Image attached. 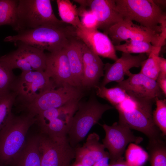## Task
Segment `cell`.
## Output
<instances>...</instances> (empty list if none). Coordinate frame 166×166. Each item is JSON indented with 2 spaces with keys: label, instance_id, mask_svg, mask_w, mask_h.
Here are the masks:
<instances>
[{
  "label": "cell",
  "instance_id": "cb8c5ba5",
  "mask_svg": "<svg viewBox=\"0 0 166 166\" xmlns=\"http://www.w3.org/2000/svg\"><path fill=\"white\" fill-rule=\"evenodd\" d=\"M18 1V0H0V26L8 25L17 31Z\"/></svg>",
  "mask_w": 166,
  "mask_h": 166
},
{
  "label": "cell",
  "instance_id": "e0dca14e",
  "mask_svg": "<svg viewBox=\"0 0 166 166\" xmlns=\"http://www.w3.org/2000/svg\"><path fill=\"white\" fill-rule=\"evenodd\" d=\"M147 58L145 53L133 55L122 53L121 57L115 62L104 64V78L99 85L105 86L109 83L116 81L119 83L124 80V76L133 67L141 66L143 61Z\"/></svg>",
  "mask_w": 166,
  "mask_h": 166
},
{
  "label": "cell",
  "instance_id": "ba28073f",
  "mask_svg": "<svg viewBox=\"0 0 166 166\" xmlns=\"http://www.w3.org/2000/svg\"><path fill=\"white\" fill-rule=\"evenodd\" d=\"M56 86L45 71H22L16 78L11 91L22 106L32 101L45 92Z\"/></svg>",
  "mask_w": 166,
  "mask_h": 166
},
{
  "label": "cell",
  "instance_id": "d4e9b609",
  "mask_svg": "<svg viewBox=\"0 0 166 166\" xmlns=\"http://www.w3.org/2000/svg\"><path fill=\"white\" fill-rule=\"evenodd\" d=\"M147 148L151 166H166V144L163 138L149 140Z\"/></svg>",
  "mask_w": 166,
  "mask_h": 166
},
{
  "label": "cell",
  "instance_id": "8fae6325",
  "mask_svg": "<svg viewBox=\"0 0 166 166\" xmlns=\"http://www.w3.org/2000/svg\"><path fill=\"white\" fill-rule=\"evenodd\" d=\"M114 45L123 41L138 40L150 42L157 47L163 46L160 34L144 26L123 19L110 27L105 33Z\"/></svg>",
  "mask_w": 166,
  "mask_h": 166
},
{
  "label": "cell",
  "instance_id": "6da1fadb",
  "mask_svg": "<svg viewBox=\"0 0 166 166\" xmlns=\"http://www.w3.org/2000/svg\"><path fill=\"white\" fill-rule=\"evenodd\" d=\"M76 37V28L64 23L21 30L15 35L6 37L4 41L14 43L20 42L41 50L52 53L64 48L72 39Z\"/></svg>",
  "mask_w": 166,
  "mask_h": 166
},
{
  "label": "cell",
  "instance_id": "9c48e42d",
  "mask_svg": "<svg viewBox=\"0 0 166 166\" xmlns=\"http://www.w3.org/2000/svg\"><path fill=\"white\" fill-rule=\"evenodd\" d=\"M39 135L41 166H70L75 158V150L67 137L54 139L41 133Z\"/></svg>",
  "mask_w": 166,
  "mask_h": 166
},
{
  "label": "cell",
  "instance_id": "8d00e7d4",
  "mask_svg": "<svg viewBox=\"0 0 166 166\" xmlns=\"http://www.w3.org/2000/svg\"><path fill=\"white\" fill-rule=\"evenodd\" d=\"M109 166H131L124 160V158L113 163H110Z\"/></svg>",
  "mask_w": 166,
  "mask_h": 166
},
{
  "label": "cell",
  "instance_id": "d590c367",
  "mask_svg": "<svg viewBox=\"0 0 166 166\" xmlns=\"http://www.w3.org/2000/svg\"><path fill=\"white\" fill-rule=\"evenodd\" d=\"M109 156H105L96 163L93 166H109Z\"/></svg>",
  "mask_w": 166,
  "mask_h": 166
},
{
  "label": "cell",
  "instance_id": "44dd1931",
  "mask_svg": "<svg viewBox=\"0 0 166 166\" xmlns=\"http://www.w3.org/2000/svg\"><path fill=\"white\" fill-rule=\"evenodd\" d=\"M39 139V135L28 138L22 148L9 166H41Z\"/></svg>",
  "mask_w": 166,
  "mask_h": 166
},
{
  "label": "cell",
  "instance_id": "9a60e30c",
  "mask_svg": "<svg viewBox=\"0 0 166 166\" xmlns=\"http://www.w3.org/2000/svg\"><path fill=\"white\" fill-rule=\"evenodd\" d=\"M81 6L90 9L96 16L98 21L97 29L105 33L111 26L123 20L118 11L115 0H74Z\"/></svg>",
  "mask_w": 166,
  "mask_h": 166
},
{
  "label": "cell",
  "instance_id": "484cf974",
  "mask_svg": "<svg viewBox=\"0 0 166 166\" xmlns=\"http://www.w3.org/2000/svg\"><path fill=\"white\" fill-rule=\"evenodd\" d=\"M114 46L116 51L130 54L145 53L148 56L153 51L161 49L152 45L150 42L138 40H128L123 44Z\"/></svg>",
  "mask_w": 166,
  "mask_h": 166
},
{
  "label": "cell",
  "instance_id": "5bb4252c",
  "mask_svg": "<svg viewBox=\"0 0 166 166\" xmlns=\"http://www.w3.org/2000/svg\"><path fill=\"white\" fill-rule=\"evenodd\" d=\"M76 37L98 56L115 61L118 59L114 46L109 36L97 29L81 27L76 29Z\"/></svg>",
  "mask_w": 166,
  "mask_h": 166
},
{
  "label": "cell",
  "instance_id": "7c38bea8",
  "mask_svg": "<svg viewBox=\"0 0 166 166\" xmlns=\"http://www.w3.org/2000/svg\"><path fill=\"white\" fill-rule=\"evenodd\" d=\"M102 126L105 133L103 144L109 151L110 163L123 158L122 155L129 143L138 144L143 140L142 137L135 136L131 129L118 122L111 126L104 124Z\"/></svg>",
  "mask_w": 166,
  "mask_h": 166
},
{
  "label": "cell",
  "instance_id": "7a4b0ae2",
  "mask_svg": "<svg viewBox=\"0 0 166 166\" xmlns=\"http://www.w3.org/2000/svg\"><path fill=\"white\" fill-rule=\"evenodd\" d=\"M154 100L137 99L129 96L114 107L119 113L118 122L130 129L144 134L149 140L163 138L160 131L153 119Z\"/></svg>",
  "mask_w": 166,
  "mask_h": 166
},
{
  "label": "cell",
  "instance_id": "2e32d148",
  "mask_svg": "<svg viewBox=\"0 0 166 166\" xmlns=\"http://www.w3.org/2000/svg\"><path fill=\"white\" fill-rule=\"evenodd\" d=\"M46 55L45 71L56 87L65 85L76 87L64 48L55 52L46 53Z\"/></svg>",
  "mask_w": 166,
  "mask_h": 166
},
{
  "label": "cell",
  "instance_id": "603a6c76",
  "mask_svg": "<svg viewBox=\"0 0 166 166\" xmlns=\"http://www.w3.org/2000/svg\"><path fill=\"white\" fill-rule=\"evenodd\" d=\"M56 2L61 21L76 29L82 26L76 5L69 0H57Z\"/></svg>",
  "mask_w": 166,
  "mask_h": 166
},
{
  "label": "cell",
  "instance_id": "83f0119b",
  "mask_svg": "<svg viewBox=\"0 0 166 166\" xmlns=\"http://www.w3.org/2000/svg\"><path fill=\"white\" fill-rule=\"evenodd\" d=\"M125 158L131 166H144L148 160V154L138 144L130 143L125 151Z\"/></svg>",
  "mask_w": 166,
  "mask_h": 166
},
{
  "label": "cell",
  "instance_id": "74e56055",
  "mask_svg": "<svg viewBox=\"0 0 166 166\" xmlns=\"http://www.w3.org/2000/svg\"><path fill=\"white\" fill-rule=\"evenodd\" d=\"M70 166H85L82 164L79 163L74 162V163L71 165H70Z\"/></svg>",
  "mask_w": 166,
  "mask_h": 166
},
{
  "label": "cell",
  "instance_id": "ac0fdd59",
  "mask_svg": "<svg viewBox=\"0 0 166 166\" xmlns=\"http://www.w3.org/2000/svg\"><path fill=\"white\" fill-rule=\"evenodd\" d=\"M36 119L41 133L54 139L67 137L70 124L59 116V108L42 111L36 116Z\"/></svg>",
  "mask_w": 166,
  "mask_h": 166
},
{
  "label": "cell",
  "instance_id": "30bf717a",
  "mask_svg": "<svg viewBox=\"0 0 166 166\" xmlns=\"http://www.w3.org/2000/svg\"><path fill=\"white\" fill-rule=\"evenodd\" d=\"M83 95L81 88L65 85L45 92L23 107L27 112L36 116L44 111L58 108L70 101L80 100Z\"/></svg>",
  "mask_w": 166,
  "mask_h": 166
},
{
  "label": "cell",
  "instance_id": "4316f807",
  "mask_svg": "<svg viewBox=\"0 0 166 166\" xmlns=\"http://www.w3.org/2000/svg\"><path fill=\"white\" fill-rule=\"evenodd\" d=\"M96 95L109 101L113 107L127 98L128 95L121 88L116 86L108 88L99 85L94 88Z\"/></svg>",
  "mask_w": 166,
  "mask_h": 166
},
{
  "label": "cell",
  "instance_id": "52a82bcc",
  "mask_svg": "<svg viewBox=\"0 0 166 166\" xmlns=\"http://www.w3.org/2000/svg\"><path fill=\"white\" fill-rule=\"evenodd\" d=\"M17 49L0 57V65L12 71H45L46 53L33 46L20 42L14 43Z\"/></svg>",
  "mask_w": 166,
  "mask_h": 166
},
{
  "label": "cell",
  "instance_id": "f546056e",
  "mask_svg": "<svg viewBox=\"0 0 166 166\" xmlns=\"http://www.w3.org/2000/svg\"><path fill=\"white\" fill-rule=\"evenodd\" d=\"M16 94L11 91L0 97V130L7 123L13 114L12 107L16 101Z\"/></svg>",
  "mask_w": 166,
  "mask_h": 166
},
{
  "label": "cell",
  "instance_id": "3957f363",
  "mask_svg": "<svg viewBox=\"0 0 166 166\" xmlns=\"http://www.w3.org/2000/svg\"><path fill=\"white\" fill-rule=\"evenodd\" d=\"M36 116L27 112L13 114L0 130V166H9L26 142L29 129L36 122Z\"/></svg>",
  "mask_w": 166,
  "mask_h": 166
},
{
  "label": "cell",
  "instance_id": "7402d4cb",
  "mask_svg": "<svg viewBox=\"0 0 166 166\" xmlns=\"http://www.w3.org/2000/svg\"><path fill=\"white\" fill-rule=\"evenodd\" d=\"M82 43L76 37L64 48L74 83L76 87L81 88L83 70Z\"/></svg>",
  "mask_w": 166,
  "mask_h": 166
},
{
  "label": "cell",
  "instance_id": "277c9868",
  "mask_svg": "<svg viewBox=\"0 0 166 166\" xmlns=\"http://www.w3.org/2000/svg\"><path fill=\"white\" fill-rule=\"evenodd\" d=\"M114 107L99 102L94 96L85 102L79 101L74 115L67 137L70 145L75 148L85 138L91 129L101 118L104 113Z\"/></svg>",
  "mask_w": 166,
  "mask_h": 166
},
{
  "label": "cell",
  "instance_id": "d6a6232c",
  "mask_svg": "<svg viewBox=\"0 0 166 166\" xmlns=\"http://www.w3.org/2000/svg\"><path fill=\"white\" fill-rule=\"evenodd\" d=\"M16 78L12 71L0 65V97L11 91L12 85Z\"/></svg>",
  "mask_w": 166,
  "mask_h": 166
},
{
  "label": "cell",
  "instance_id": "1f68e13d",
  "mask_svg": "<svg viewBox=\"0 0 166 166\" xmlns=\"http://www.w3.org/2000/svg\"><path fill=\"white\" fill-rule=\"evenodd\" d=\"M79 17L81 24L85 28L89 30L97 29L98 21L97 18L89 8L80 6L77 8Z\"/></svg>",
  "mask_w": 166,
  "mask_h": 166
},
{
  "label": "cell",
  "instance_id": "5b68a950",
  "mask_svg": "<svg viewBox=\"0 0 166 166\" xmlns=\"http://www.w3.org/2000/svg\"><path fill=\"white\" fill-rule=\"evenodd\" d=\"M117 9L124 19L134 21L158 33L166 14L151 0H115Z\"/></svg>",
  "mask_w": 166,
  "mask_h": 166
},
{
  "label": "cell",
  "instance_id": "4dcf8cb0",
  "mask_svg": "<svg viewBox=\"0 0 166 166\" xmlns=\"http://www.w3.org/2000/svg\"><path fill=\"white\" fill-rule=\"evenodd\" d=\"M156 108L152 113L153 121L161 132L163 137L166 135V100L156 98Z\"/></svg>",
  "mask_w": 166,
  "mask_h": 166
},
{
  "label": "cell",
  "instance_id": "836d02e7",
  "mask_svg": "<svg viewBox=\"0 0 166 166\" xmlns=\"http://www.w3.org/2000/svg\"><path fill=\"white\" fill-rule=\"evenodd\" d=\"M156 81L162 93L166 95V75L159 73Z\"/></svg>",
  "mask_w": 166,
  "mask_h": 166
},
{
  "label": "cell",
  "instance_id": "e575fe53",
  "mask_svg": "<svg viewBox=\"0 0 166 166\" xmlns=\"http://www.w3.org/2000/svg\"><path fill=\"white\" fill-rule=\"evenodd\" d=\"M158 64L159 69V73L166 75V59L159 56L158 57Z\"/></svg>",
  "mask_w": 166,
  "mask_h": 166
},
{
  "label": "cell",
  "instance_id": "8992f818",
  "mask_svg": "<svg viewBox=\"0 0 166 166\" xmlns=\"http://www.w3.org/2000/svg\"><path fill=\"white\" fill-rule=\"evenodd\" d=\"M18 31L64 23L55 15L50 0H18Z\"/></svg>",
  "mask_w": 166,
  "mask_h": 166
},
{
  "label": "cell",
  "instance_id": "d6986e66",
  "mask_svg": "<svg viewBox=\"0 0 166 166\" xmlns=\"http://www.w3.org/2000/svg\"><path fill=\"white\" fill-rule=\"evenodd\" d=\"M82 51L83 70L81 87L95 88L99 85L100 79L104 76V64L100 57L83 42Z\"/></svg>",
  "mask_w": 166,
  "mask_h": 166
},
{
  "label": "cell",
  "instance_id": "4fadbf2b",
  "mask_svg": "<svg viewBox=\"0 0 166 166\" xmlns=\"http://www.w3.org/2000/svg\"><path fill=\"white\" fill-rule=\"evenodd\" d=\"M126 75L128 78L118 83L116 86L124 90L128 96L151 100L161 96L162 92L156 81L140 73L133 74L129 71Z\"/></svg>",
  "mask_w": 166,
  "mask_h": 166
},
{
  "label": "cell",
  "instance_id": "f1b7e54d",
  "mask_svg": "<svg viewBox=\"0 0 166 166\" xmlns=\"http://www.w3.org/2000/svg\"><path fill=\"white\" fill-rule=\"evenodd\" d=\"M161 49L153 51L142 62L140 73L156 81L159 73L158 57Z\"/></svg>",
  "mask_w": 166,
  "mask_h": 166
},
{
  "label": "cell",
  "instance_id": "ffe728a7",
  "mask_svg": "<svg viewBox=\"0 0 166 166\" xmlns=\"http://www.w3.org/2000/svg\"><path fill=\"white\" fill-rule=\"evenodd\" d=\"M99 139L97 133L89 134L82 146L74 148V162L85 166H93L103 157L109 156V152L105 151L104 145L99 142Z\"/></svg>",
  "mask_w": 166,
  "mask_h": 166
}]
</instances>
